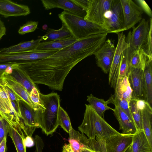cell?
<instances>
[{
    "mask_svg": "<svg viewBox=\"0 0 152 152\" xmlns=\"http://www.w3.org/2000/svg\"><path fill=\"white\" fill-rule=\"evenodd\" d=\"M106 38L103 33L78 40L49 57L29 62L30 70L42 84L51 88L62 87L71 69L84 59L94 55Z\"/></svg>",
    "mask_w": 152,
    "mask_h": 152,
    "instance_id": "6da1fadb",
    "label": "cell"
},
{
    "mask_svg": "<svg viewBox=\"0 0 152 152\" xmlns=\"http://www.w3.org/2000/svg\"><path fill=\"white\" fill-rule=\"evenodd\" d=\"M85 106L83 118L78 129L88 138L105 140L120 133L99 115L89 104H86Z\"/></svg>",
    "mask_w": 152,
    "mask_h": 152,
    "instance_id": "7a4b0ae2",
    "label": "cell"
},
{
    "mask_svg": "<svg viewBox=\"0 0 152 152\" xmlns=\"http://www.w3.org/2000/svg\"><path fill=\"white\" fill-rule=\"evenodd\" d=\"M40 99L45 109L43 112L36 111V116L39 127L47 135L52 134L59 125L58 109L60 99L57 93L47 94H39Z\"/></svg>",
    "mask_w": 152,
    "mask_h": 152,
    "instance_id": "3957f363",
    "label": "cell"
},
{
    "mask_svg": "<svg viewBox=\"0 0 152 152\" xmlns=\"http://www.w3.org/2000/svg\"><path fill=\"white\" fill-rule=\"evenodd\" d=\"M58 17L77 40L93 35L107 33L102 26L65 11L59 14Z\"/></svg>",
    "mask_w": 152,
    "mask_h": 152,
    "instance_id": "277c9868",
    "label": "cell"
},
{
    "mask_svg": "<svg viewBox=\"0 0 152 152\" xmlns=\"http://www.w3.org/2000/svg\"><path fill=\"white\" fill-rule=\"evenodd\" d=\"M133 135L120 133L105 140L88 138L86 146L94 152H125L132 144Z\"/></svg>",
    "mask_w": 152,
    "mask_h": 152,
    "instance_id": "5b68a950",
    "label": "cell"
},
{
    "mask_svg": "<svg viewBox=\"0 0 152 152\" xmlns=\"http://www.w3.org/2000/svg\"><path fill=\"white\" fill-rule=\"evenodd\" d=\"M103 27L107 33L124 31V17L120 0H112L110 9L105 14Z\"/></svg>",
    "mask_w": 152,
    "mask_h": 152,
    "instance_id": "8992f818",
    "label": "cell"
},
{
    "mask_svg": "<svg viewBox=\"0 0 152 152\" xmlns=\"http://www.w3.org/2000/svg\"><path fill=\"white\" fill-rule=\"evenodd\" d=\"M0 116L12 126L19 131L22 130L18 115L12 106L6 87L0 80Z\"/></svg>",
    "mask_w": 152,
    "mask_h": 152,
    "instance_id": "52a82bcc",
    "label": "cell"
},
{
    "mask_svg": "<svg viewBox=\"0 0 152 152\" xmlns=\"http://www.w3.org/2000/svg\"><path fill=\"white\" fill-rule=\"evenodd\" d=\"M112 0H89L86 20L103 27L106 13L110 10Z\"/></svg>",
    "mask_w": 152,
    "mask_h": 152,
    "instance_id": "ba28073f",
    "label": "cell"
},
{
    "mask_svg": "<svg viewBox=\"0 0 152 152\" xmlns=\"http://www.w3.org/2000/svg\"><path fill=\"white\" fill-rule=\"evenodd\" d=\"M58 50L20 53L0 54V64L12 63L20 64L42 59L49 57Z\"/></svg>",
    "mask_w": 152,
    "mask_h": 152,
    "instance_id": "9c48e42d",
    "label": "cell"
},
{
    "mask_svg": "<svg viewBox=\"0 0 152 152\" xmlns=\"http://www.w3.org/2000/svg\"><path fill=\"white\" fill-rule=\"evenodd\" d=\"M116 34L118 37V42L108 77V84L114 88L116 86L118 80L122 53L125 50L130 46L129 44L126 42L125 35L123 32Z\"/></svg>",
    "mask_w": 152,
    "mask_h": 152,
    "instance_id": "30bf717a",
    "label": "cell"
},
{
    "mask_svg": "<svg viewBox=\"0 0 152 152\" xmlns=\"http://www.w3.org/2000/svg\"><path fill=\"white\" fill-rule=\"evenodd\" d=\"M127 77L132 91V99L146 101V90L144 70L130 67Z\"/></svg>",
    "mask_w": 152,
    "mask_h": 152,
    "instance_id": "8fae6325",
    "label": "cell"
},
{
    "mask_svg": "<svg viewBox=\"0 0 152 152\" xmlns=\"http://www.w3.org/2000/svg\"><path fill=\"white\" fill-rule=\"evenodd\" d=\"M21 117L20 126L23 133L31 137L37 128L39 127L36 116V111L22 100H19Z\"/></svg>",
    "mask_w": 152,
    "mask_h": 152,
    "instance_id": "7c38bea8",
    "label": "cell"
},
{
    "mask_svg": "<svg viewBox=\"0 0 152 152\" xmlns=\"http://www.w3.org/2000/svg\"><path fill=\"white\" fill-rule=\"evenodd\" d=\"M124 17V31L133 28L142 19L143 11L131 0H120Z\"/></svg>",
    "mask_w": 152,
    "mask_h": 152,
    "instance_id": "4fadbf2b",
    "label": "cell"
},
{
    "mask_svg": "<svg viewBox=\"0 0 152 152\" xmlns=\"http://www.w3.org/2000/svg\"><path fill=\"white\" fill-rule=\"evenodd\" d=\"M115 50L111 40L108 39L94 54L97 66L105 74L109 72Z\"/></svg>",
    "mask_w": 152,
    "mask_h": 152,
    "instance_id": "5bb4252c",
    "label": "cell"
},
{
    "mask_svg": "<svg viewBox=\"0 0 152 152\" xmlns=\"http://www.w3.org/2000/svg\"><path fill=\"white\" fill-rule=\"evenodd\" d=\"M149 28L148 21L142 18L138 26L128 33L126 41L132 50H138L145 44Z\"/></svg>",
    "mask_w": 152,
    "mask_h": 152,
    "instance_id": "9a60e30c",
    "label": "cell"
},
{
    "mask_svg": "<svg viewBox=\"0 0 152 152\" xmlns=\"http://www.w3.org/2000/svg\"><path fill=\"white\" fill-rule=\"evenodd\" d=\"M0 80L13 91L19 100L25 102L35 111L38 110L37 106L31 101L26 90L9 74H4Z\"/></svg>",
    "mask_w": 152,
    "mask_h": 152,
    "instance_id": "2e32d148",
    "label": "cell"
},
{
    "mask_svg": "<svg viewBox=\"0 0 152 152\" xmlns=\"http://www.w3.org/2000/svg\"><path fill=\"white\" fill-rule=\"evenodd\" d=\"M41 1L46 10L54 8H61L64 11L84 18L86 14V11L71 0H42Z\"/></svg>",
    "mask_w": 152,
    "mask_h": 152,
    "instance_id": "e0dca14e",
    "label": "cell"
},
{
    "mask_svg": "<svg viewBox=\"0 0 152 152\" xmlns=\"http://www.w3.org/2000/svg\"><path fill=\"white\" fill-rule=\"evenodd\" d=\"M28 6L10 0H0V15L4 17L26 16L30 13Z\"/></svg>",
    "mask_w": 152,
    "mask_h": 152,
    "instance_id": "ac0fdd59",
    "label": "cell"
},
{
    "mask_svg": "<svg viewBox=\"0 0 152 152\" xmlns=\"http://www.w3.org/2000/svg\"><path fill=\"white\" fill-rule=\"evenodd\" d=\"M113 111L119 123V129L122 130V133L134 134L137 132V130L134 121L118 106H115Z\"/></svg>",
    "mask_w": 152,
    "mask_h": 152,
    "instance_id": "d6986e66",
    "label": "cell"
},
{
    "mask_svg": "<svg viewBox=\"0 0 152 152\" xmlns=\"http://www.w3.org/2000/svg\"><path fill=\"white\" fill-rule=\"evenodd\" d=\"M137 106L141 111L143 131L152 147V107L146 101L141 103Z\"/></svg>",
    "mask_w": 152,
    "mask_h": 152,
    "instance_id": "ffe728a7",
    "label": "cell"
},
{
    "mask_svg": "<svg viewBox=\"0 0 152 152\" xmlns=\"http://www.w3.org/2000/svg\"><path fill=\"white\" fill-rule=\"evenodd\" d=\"M36 40L22 42L7 48L0 49V54H6L32 52L42 41L40 37Z\"/></svg>",
    "mask_w": 152,
    "mask_h": 152,
    "instance_id": "44dd1931",
    "label": "cell"
},
{
    "mask_svg": "<svg viewBox=\"0 0 152 152\" xmlns=\"http://www.w3.org/2000/svg\"><path fill=\"white\" fill-rule=\"evenodd\" d=\"M77 41L72 37L64 39L41 42L32 52L59 50L70 45Z\"/></svg>",
    "mask_w": 152,
    "mask_h": 152,
    "instance_id": "7402d4cb",
    "label": "cell"
},
{
    "mask_svg": "<svg viewBox=\"0 0 152 152\" xmlns=\"http://www.w3.org/2000/svg\"><path fill=\"white\" fill-rule=\"evenodd\" d=\"M131 147L132 152H152V147L143 130H137L133 135Z\"/></svg>",
    "mask_w": 152,
    "mask_h": 152,
    "instance_id": "603a6c76",
    "label": "cell"
},
{
    "mask_svg": "<svg viewBox=\"0 0 152 152\" xmlns=\"http://www.w3.org/2000/svg\"><path fill=\"white\" fill-rule=\"evenodd\" d=\"M15 80L20 84L30 94L34 88H38L27 74L18 66L13 68L9 74Z\"/></svg>",
    "mask_w": 152,
    "mask_h": 152,
    "instance_id": "cb8c5ba5",
    "label": "cell"
},
{
    "mask_svg": "<svg viewBox=\"0 0 152 152\" xmlns=\"http://www.w3.org/2000/svg\"><path fill=\"white\" fill-rule=\"evenodd\" d=\"M151 59H152V57L148 56L142 47L137 50H132L130 58V68H140L144 70L147 62Z\"/></svg>",
    "mask_w": 152,
    "mask_h": 152,
    "instance_id": "d4e9b609",
    "label": "cell"
},
{
    "mask_svg": "<svg viewBox=\"0 0 152 152\" xmlns=\"http://www.w3.org/2000/svg\"><path fill=\"white\" fill-rule=\"evenodd\" d=\"M73 37L66 27L62 23L61 27L58 30L48 28L46 34L40 37L42 42L64 39Z\"/></svg>",
    "mask_w": 152,
    "mask_h": 152,
    "instance_id": "484cf974",
    "label": "cell"
},
{
    "mask_svg": "<svg viewBox=\"0 0 152 152\" xmlns=\"http://www.w3.org/2000/svg\"><path fill=\"white\" fill-rule=\"evenodd\" d=\"M87 101L96 113L104 119V114L106 110H113V109L108 105V104H110L109 99L105 101L104 99L96 97L91 94L87 96Z\"/></svg>",
    "mask_w": 152,
    "mask_h": 152,
    "instance_id": "4316f807",
    "label": "cell"
},
{
    "mask_svg": "<svg viewBox=\"0 0 152 152\" xmlns=\"http://www.w3.org/2000/svg\"><path fill=\"white\" fill-rule=\"evenodd\" d=\"M114 89V95L130 102L132 99V91L127 76L118 79Z\"/></svg>",
    "mask_w": 152,
    "mask_h": 152,
    "instance_id": "83f0119b",
    "label": "cell"
},
{
    "mask_svg": "<svg viewBox=\"0 0 152 152\" xmlns=\"http://www.w3.org/2000/svg\"><path fill=\"white\" fill-rule=\"evenodd\" d=\"M8 134L12 139L17 152H26L23 131H19L10 125Z\"/></svg>",
    "mask_w": 152,
    "mask_h": 152,
    "instance_id": "f1b7e54d",
    "label": "cell"
},
{
    "mask_svg": "<svg viewBox=\"0 0 152 152\" xmlns=\"http://www.w3.org/2000/svg\"><path fill=\"white\" fill-rule=\"evenodd\" d=\"M69 134V144L74 152H80L82 149L87 148L83 142L84 134L82 133H80L73 128Z\"/></svg>",
    "mask_w": 152,
    "mask_h": 152,
    "instance_id": "f546056e",
    "label": "cell"
},
{
    "mask_svg": "<svg viewBox=\"0 0 152 152\" xmlns=\"http://www.w3.org/2000/svg\"><path fill=\"white\" fill-rule=\"evenodd\" d=\"M146 90V102L151 107L152 104V59L147 62L144 69Z\"/></svg>",
    "mask_w": 152,
    "mask_h": 152,
    "instance_id": "4dcf8cb0",
    "label": "cell"
},
{
    "mask_svg": "<svg viewBox=\"0 0 152 152\" xmlns=\"http://www.w3.org/2000/svg\"><path fill=\"white\" fill-rule=\"evenodd\" d=\"M132 51V49L129 46L122 53L118 80L127 77L130 68V58Z\"/></svg>",
    "mask_w": 152,
    "mask_h": 152,
    "instance_id": "1f68e13d",
    "label": "cell"
},
{
    "mask_svg": "<svg viewBox=\"0 0 152 152\" xmlns=\"http://www.w3.org/2000/svg\"><path fill=\"white\" fill-rule=\"evenodd\" d=\"M129 107L132 117L137 130H143L141 111L137 106V100L131 99L129 102Z\"/></svg>",
    "mask_w": 152,
    "mask_h": 152,
    "instance_id": "d6a6232c",
    "label": "cell"
},
{
    "mask_svg": "<svg viewBox=\"0 0 152 152\" xmlns=\"http://www.w3.org/2000/svg\"><path fill=\"white\" fill-rule=\"evenodd\" d=\"M58 118L59 125L69 134L72 128L70 120L67 113L60 105L58 109Z\"/></svg>",
    "mask_w": 152,
    "mask_h": 152,
    "instance_id": "836d02e7",
    "label": "cell"
},
{
    "mask_svg": "<svg viewBox=\"0 0 152 152\" xmlns=\"http://www.w3.org/2000/svg\"><path fill=\"white\" fill-rule=\"evenodd\" d=\"M109 99L110 104H113L115 106H118L133 121L131 112L129 102L126 99L119 98L114 94L112 95L110 97Z\"/></svg>",
    "mask_w": 152,
    "mask_h": 152,
    "instance_id": "e575fe53",
    "label": "cell"
},
{
    "mask_svg": "<svg viewBox=\"0 0 152 152\" xmlns=\"http://www.w3.org/2000/svg\"><path fill=\"white\" fill-rule=\"evenodd\" d=\"M38 24L37 21H28L20 27L18 31V33L20 34L23 35L33 32L37 28Z\"/></svg>",
    "mask_w": 152,
    "mask_h": 152,
    "instance_id": "d590c367",
    "label": "cell"
},
{
    "mask_svg": "<svg viewBox=\"0 0 152 152\" xmlns=\"http://www.w3.org/2000/svg\"><path fill=\"white\" fill-rule=\"evenodd\" d=\"M40 93L38 88H34L30 94V98L32 102L37 106L38 110L43 112L45 108L41 103L39 97Z\"/></svg>",
    "mask_w": 152,
    "mask_h": 152,
    "instance_id": "8d00e7d4",
    "label": "cell"
},
{
    "mask_svg": "<svg viewBox=\"0 0 152 152\" xmlns=\"http://www.w3.org/2000/svg\"><path fill=\"white\" fill-rule=\"evenodd\" d=\"M152 18H150L148 33L146 42L143 48L145 53L149 56L152 57Z\"/></svg>",
    "mask_w": 152,
    "mask_h": 152,
    "instance_id": "74e56055",
    "label": "cell"
},
{
    "mask_svg": "<svg viewBox=\"0 0 152 152\" xmlns=\"http://www.w3.org/2000/svg\"><path fill=\"white\" fill-rule=\"evenodd\" d=\"M10 124L0 116V143L3 139L7 137Z\"/></svg>",
    "mask_w": 152,
    "mask_h": 152,
    "instance_id": "f35d334b",
    "label": "cell"
},
{
    "mask_svg": "<svg viewBox=\"0 0 152 152\" xmlns=\"http://www.w3.org/2000/svg\"><path fill=\"white\" fill-rule=\"evenodd\" d=\"M136 1L139 4L143 11H144L151 18H152L151 9L145 1L143 0H137Z\"/></svg>",
    "mask_w": 152,
    "mask_h": 152,
    "instance_id": "ab89813d",
    "label": "cell"
},
{
    "mask_svg": "<svg viewBox=\"0 0 152 152\" xmlns=\"http://www.w3.org/2000/svg\"><path fill=\"white\" fill-rule=\"evenodd\" d=\"M71 0L78 6L86 12L88 8L89 0Z\"/></svg>",
    "mask_w": 152,
    "mask_h": 152,
    "instance_id": "60d3db41",
    "label": "cell"
},
{
    "mask_svg": "<svg viewBox=\"0 0 152 152\" xmlns=\"http://www.w3.org/2000/svg\"><path fill=\"white\" fill-rule=\"evenodd\" d=\"M5 86L7 88L11 101L15 102L19 107V99L10 88L6 86Z\"/></svg>",
    "mask_w": 152,
    "mask_h": 152,
    "instance_id": "b9f144b4",
    "label": "cell"
},
{
    "mask_svg": "<svg viewBox=\"0 0 152 152\" xmlns=\"http://www.w3.org/2000/svg\"><path fill=\"white\" fill-rule=\"evenodd\" d=\"M14 64L7 63L0 64V79H1L3 75L6 73L7 68Z\"/></svg>",
    "mask_w": 152,
    "mask_h": 152,
    "instance_id": "7bdbcfd3",
    "label": "cell"
},
{
    "mask_svg": "<svg viewBox=\"0 0 152 152\" xmlns=\"http://www.w3.org/2000/svg\"><path fill=\"white\" fill-rule=\"evenodd\" d=\"M24 143L26 147H31L34 145V142L31 137L27 136L25 138Z\"/></svg>",
    "mask_w": 152,
    "mask_h": 152,
    "instance_id": "ee69618b",
    "label": "cell"
},
{
    "mask_svg": "<svg viewBox=\"0 0 152 152\" xmlns=\"http://www.w3.org/2000/svg\"><path fill=\"white\" fill-rule=\"evenodd\" d=\"M6 29L4 22L0 18V40L6 34Z\"/></svg>",
    "mask_w": 152,
    "mask_h": 152,
    "instance_id": "f6af8a7d",
    "label": "cell"
},
{
    "mask_svg": "<svg viewBox=\"0 0 152 152\" xmlns=\"http://www.w3.org/2000/svg\"><path fill=\"white\" fill-rule=\"evenodd\" d=\"M7 138L4 137L0 143V152H6Z\"/></svg>",
    "mask_w": 152,
    "mask_h": 152,
    "instance_id": "bcb514c9",
    "label": "cell"
},
{
    "mask_svg": "<svg viewBox=\"0 0 152 152\" xmlns=\"http://www.w3.org/2000/svg\"><path fill=\"white\" fill-rule=\"evenodd\" d=\"M62 152H74L69 144H65L63 146Z\"/></svg>",
    "mask_w": 152,
    "mask_h": 152,
    "instance_id": "7dc6e473",
    "label": "cell"
},
{
    "mask_svg": "<svg viewBox=\"0 0 152 152\" xmlns=\"http://www.w3.org/2000/svg\"><path fill=\"white\" fill-rule=\"evenodd\" d=\"M43 148L42 147L38 146L36 148L35 152H42Z\"/></svg>",
    "mask_w": 152,
    "mask_h": 152,
    "instance_id": "c3c4849f",
    "label": "cell"
},
{
    "mask_svg": "<svg viewBox=\"0 0 152 152\" xmlns=\"http://www.w3.org/2000/svg\"><path fill=\"white\" fill-rule=\"evenodd\" d=\"M80 152H94L93 151L89 150L87 148H84L82 149Z\"/></svg>",
    "mask_w": 152,
    "mask_h": 152,
    "instance_id": "681fc988",
    "label": "cell"
},
{
    "mask_svg": "<svg viewBox=\"0 0 152 152\" xmlns=\"http://www.w3.org/2000/svg\"><path fill=\"white\" fill-rule=\"evenodd\" d=\"M125 152H132L131 145L128 148Z\"/></svg>",
    "mask_w": 152,
    "mask_h": 152,
    "instance_id": "f907efd6",
    "label": "cell"
},
{
    "mask_svg": "<svg viewBox=\"0 0 152 152\" xmlns=\"http://www.w3.org/2000/svg\"><path fill=\"white\" fill-rule=\"evenodd\" d=\"M48 28V26L47 25L45 24L42 26V28L45 30H46Z\"/></svg>",
    "mask_w": 152,
    "mask_h": 152,
    "instance_id": "816d5d0a",
    "label": "cell"
}]
</instances>
